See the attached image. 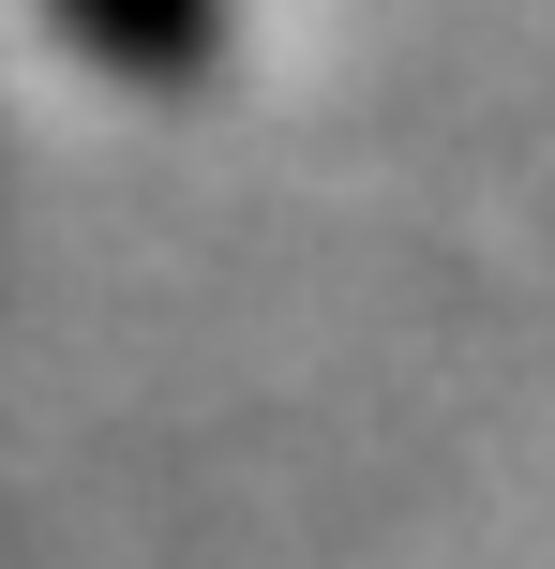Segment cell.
Wrapping results in <instances>:
<instances>
[{
  "mask_svg": "<svg viewBox=\"0 0 555 569\" xmlns=\"http://www.w3.org/2000/svg\"><path fill=\"white\" fill-rule=\"evenodd\" d=\"M46 16H60V46H76L90 76H120V90H196L210 60H226L240 0H46Z\"/></svg>",
  "mask_w": 555,
  "mask_h": 569,
  "instance_id": "cell-1",
  "label": "cell"
}]
</instances>
